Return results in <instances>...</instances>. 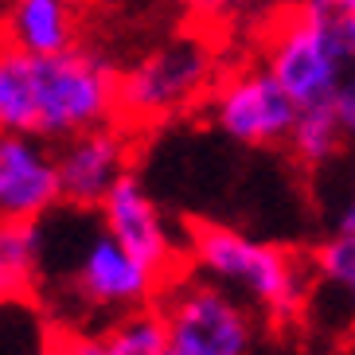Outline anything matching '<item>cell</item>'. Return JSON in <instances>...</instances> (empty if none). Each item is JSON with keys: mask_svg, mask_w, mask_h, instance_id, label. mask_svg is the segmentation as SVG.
Masks as SVG:
<instances>
[{"mask_svg": "<svg viewBox=\"0 0 355 355\" xmlns=\"http://www.w3.org/2000/svg\"><path fill=\"white\" fill-rule=\"evenodd\" d=\"M121 71L105 51L74 43L59 55H28L0 43V129L67 141L117 121Z\"/></svg>", "mask_w": 355, "mask_h": 355, "instance_id": "6da1fadb", "label": "cell"}, {"mask_svg": "<svg viewBox=\"0 0 355 355\" xmlns=\"http://www.w3.org/2000/svg\"><path fill=\"white\" fill-rule=\"evenodd\" d=\"M188 270L230 289L250 304L270 328H293L309 320L313 266L282 242H266L215 219L188 223L184 230Z\"/></svg>", "mask_w": 355, "mask_h": 355, "instance_id": "7a4b0ae2", "label": "cell"}, {"mask_svg": "<svg viewBox=\"0 0 355 355\" xmlns=\"http://www.w3.org/2000/svg\"><path fill=\"white\" fill-rule=\"evenodd\" d=\"M261 63L277 74L297 110L332 105L355 63V12L332 0H293L261 32Z\"/></svg>", "mask_w": 355, "mask_h": 355, "instance_id": "3957f363", "label": "cell"}, {"mask_svg": "<svg viewBox=\"0 0 355 355\" xmlns=\"http://www.w3.org/2000/svg\"><path fill=\"white\" fill-rule=\"evenodd\" d=\"M219 74V51L207 32L172 35L121 71L117 117L141 129L191 114L211 98Z\"/></svg>", "mask_w": 355, "mask_h": 355, "instance_id": "277c9868", "label": "cell"}, {"mask_svg": "<svg viewBox=\"0 0 355 355\" xmlns=\"http://www.w3.org/2000/svg\"><path fill=\"white\" fill-rule=\"evenodd\" d=\"M164 285L160 273L137 261L98 219V227H86L78 246L67 254L59 297L74 309V316H110L114 324L125 313L157 304Z\"/></svg>", "mask_w": 355, "mask_h": 355, "instance_id": "5b68a950", "label": "cell"}, {"mask_svg": "<svg viewBox=\"0 0 355 355\" xmlns=\"http://www.w3.org/2000/svg\"><path fill=\"white\" fill-rule=\"evenodd\" d=\"M168 328V355H254L261 316L230 289L184 270L157 301Z\"/></svg>", "mask_w": 355, "mask_h": 355, "instance_id": "8992f818", "label": "cell"}, {"mask_svg": "<svg viewBox=\"0 0 355 355\" xmlns=\"http://www.w3.org/2000/svg\"><path fill=\"white\" fill-rule=\"evenodd\" d=\"M203 110L215 133L242 148H285L301 114L293 94L261 59L223 71Z\"/></svg>", "mask_w": 355, "mask_h": 355, "instance_id": "52a82bcc", "label": "cell"}, {"mask_svg": "<svg viewBox=\"0 0 355 355\" xmlns=\"http://www.w3.org/2000/svg\"><path fill=\"white\" fill-rule=\"evenodd\" d=\"M98 219L137 261H145L164 282H172L188 270L184 234L172 227V219L164 215V207L153 199V191L145 188V180L137 172H125L110 188V196L98 207Z\"/></svg>", "mask_w": 355, "mask_h": 355, "instance_id": "ba28073f", "label": "cell"}, {"mask_svg": "<svg viewBox=\"0 0 355 355\" xmlns=\"http://www.w3.org/2000/svg\"><path fill=\"white\" fill-rule=\"evenodd\" d=\"M59 153V184H63V207L98 211L117 180L133 172V125L121 117L105 125L83 129L55 145Z\"/></svg>", "mask_w": 355, "mask_h": 355, "instance_id": "9c48e42d", "label": "cell"}, {"mask_svg": "<svg viewBox=\"0 0 355 355\" xmlns=\"http://www.w3.org/2000/svg\"><path fill=\"white\" fill-rule=\"evenodd\" d=\"M63 207L51 141L0 129V223H43Z\"/></svg>", "mask_w": 355, "mask_h": 355, "instance_id": "30bf717a", "label": "cell"}, {"mask_svg": "<svg viewBox=\"0 0 355 355\" xmlns=\"http://www.w3.org/2000/svg\"><path fill=\"white\" fill-rule=\"evenodd\" d=\"M0 40L28 55H59L78 43L74 0H8Z\"/></svg>", "mask_w": 355, "mask_h": 355, "instance_id": "8fae6325", "label": "cell"}, {"mask_svg": "<svg viewBox=\"0 0 355 355\" xmlns=\"http://www.w3.org/2000/svg\"><path fill=\"white\" fill-rule=\"evenodd\" d=\"M47 273L43 223H0V304L32 297Z\"/></svg>", "mask_w": 355, "mask_h": 355, "instance_id": "7c38bea8", "label": "cell"}, {"mask_svg": "<svg viewBox=\"0 0 355 355\" xmlns=\"http://www.w3.org/2000/svg\"><path fill=\"white\" fill-rule=\"evenodd\" d=\"M352 145L340 129V117H336L332 105H313V110H301L297 114V125H293L289 141V157L297 168L304 172H320V168L336 164V160L344 157V148Z\"/></svg>", "mask_w": 355, "mask_h": 355, "instance_id": "4fadbf2b", "label": "cell"}, {"mask_svg": "<svg viewBox=\"0 0 355 355\" xmlns=\"http://www.w3.org/2000/svg\"><path fill=\"white\" fill-rule=\"evenodd\" d=\"M309 266H313V301L336 297L355 328V234L332 230L309 250Z\"/></svg>", "mask_w": 355, "mask_h": 355, "instance_id": "5bb4252c", "label": "cell"}, {"mask_svg": "<svg viewBox=\"0 0 355 355\" xmlns=\"http://www.w3.org/2000/svg\"><path fill=\"white\" fill-rule=\"evenodd\" d=\"M102 336H105V355H168V328L157 304L125 313Z\"/></svg>", "mask_w": 355, "mask_h": 355, "instance_id": "9a60e30c", "label": "cell"}, {"mask_svg": "<svg viewBox=\"0 0 355 355\" xmlns=\"http://www.w3.org/2000/svg\"><path fill=\"white\" fill-rule=\"evenodd\" d=\"M43 355H105V336L90 332L86 324H63L59 332L47 336Z\"/></svg>", "mask_w": 355, "mask_h": 355, "instance_id": "2e32d148", "label": "cell"}, {"mask_svg": "<svg viewBox=\"0 0 355 355\" xmlns=\"http://www.w3.org/2000/svg\"><path fill=\"white\" fill-rule=\"evenodd\" d=\"M176 4L188 12L196 24L215 28V24H227V20H234V16H242L254 0H176Z\"/></svg>", "mask_w": 355, "mask_h": 355, "instance_id": "e0dca14e", "label": "cell"}, {"mask_svg": "<svg viewBox=\"0 0 355 355\" xmlns=\"http://www.w3.org/2000/svg\"><path fill=\"white\" fill-rule=\"evenodd\" d=\"M332 110H336V117H340V129H344V137L355 145V63L347 67L344 83H340V90H336Z\"/></svg>", "mask_w": 355, "mask_h": 355, "instance_id": "ac0fdd59", "label": "cell"}, {"mask_svg": "<svg viewBox=\"0 0 355 355\" xmlns=\"http://www.w3.org/2000/svg\"><path fill=\"white\" fill-rule=\"evenodd\" d=\"M332 230H344V234H355V172H352V180H347V196H344V203H340V211H336Z\"/></svg>", "mask_w": 355, "mask_h": 355, "instance_id": "d6986e66", "label": "cell"}, {"mask_svg": "<svg viewBox=\"0 0 355 355\" xmlns=\"http://www.w3.org/2000/svg\"><path fill=\"white\" fill-rule=\"evenodd\" d=\"M332 4H336L340 12H355V0H332Z\"/></svg>", "mask_w": 355, "mask_h": 355, "instance_id": "ffe728a7", "label": "cell"}, {"mask_svg": "<svg viewBox=\"0 0 355 355\" xmlns=\"http://www.w3.org/2000/svg\"><path fill=\"white\" fill-rule=\"evenodd\" d=\"M352 355H355V347H352Z\"/></svg>", "mask_w": 355, "mask_h": 355, "instance_id": "44dd1931", "label": "cell"}]
</instances>
